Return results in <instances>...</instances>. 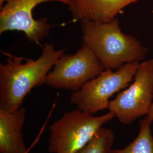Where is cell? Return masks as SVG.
<instances>
[{
	"label": "cell",
	"mask_w": 153,
	"mask_h": 153,
	"mask_svg": "<svg viewBox=\"0 0 153 153\" xmlns=\"http://www.w3.org/2000/svg\"><path fill=\"white\" fill-rule=\"evenodd\" d=\"M38 59H26L7 54L6 62L0 65V108L9 111L19 109L33 88L45 84L51 68L65 49L55 50L54 45L45 43Z\"/></svg>",
	"instance_id": "obj_1"
},
{
	"label": "cell",
	"mask_w": 153,
	"mask_h": 153,
	"mask_svg": "<svg viewBox=\"0 0 153 153\" xmlns=\"http://www.w3.org/2000/svg\"><path fill=\"white\" fill-rule=\"evenodd\" d=\"M80 21L83 45L93 51L104 69H118L127 63L140 62L149 52L135 36L121 31L116 18L107 23L86 18Z\"/></svg>",
	"instance_id": "obj_2"
},
{
	"label": "cell",
	"mask_w": 153,
	"mask_h": 153,
	"mask_svg": "<svg viewBox=\"0 0 153 153\" xmlns=\"http://www.w3.org/2000/svg\"><path fill=\"white\" fill-rule=\"evenodd\" d=\"M114 117L109 112L100 116H94L78 108L66 112L50 126L49 152L76 153Z\"/></svg>",
	"instance_id": "obj_3"
},
{
	"label": "cell",
	"mask_w": 153,
	"mask_h": 153,
	"mask_svg": "<svg viewBox=\"0 0 153 153\" xmlns=\"http://www.w3.org/2000/svg\"><path fill=\"white\" fill-rule=\"evenodd\" d=\"M140 64V62L127 63L115 71L105 69L81 89L73 93L70 99L71 104L93 115L108 109L109 99L128 86L133 80Z\"/></svg>",
	"instance_id": "obj_4"
},
{
	"label": "cell",
	"mask_w": 153,
	"mask_h": 153,
	"mask_svg": "<svg viewBox=\"0 0 153 153\" xmlns=\"http://www.w3.org/2000/svg\"><path fill=\"white\" fill-rule=\"evenodd\" d=\"M153 103V59L140 64L128 88L109 102L108 109L121 124L129 125L148 115Z\"/></svg>",
	"instance_id": "obj_5"
},
{
	"label": "cell",
	"mask_w": 153,
	"mask_h": 153,
	"mask_svg": "<svg viewBox=\"0 0 153 153\" xmlns=\"http://www.w3.org/2000/svg\"><path fill=\"white\" fill-rule=\"evenodd\" d=\"M105 70L90 48L82 45L74 55L64 53L48 74L45 84L55 89L73 92L81 89L89 81Z\"/></svg>",
	"instance_id": "obj_6"
},
{
	"label": "cell",
	"mask_w": 153,
	"mask_h": 153,
	"mask_svg": "<svg viewBox=\"0 0 153 153\" xmlns=\"http://www.w3.org/2000/svg\"><path fill=\"white\" fill-rule=\"evenodd\" d=\"M48 1L70 6L74 0H5L0 11V33L22 31L28 40L38 43L49 35L51 26L45 18L35 19L32 12L39 4Z\"/></svg>",
	"instance_id": "obj_7"
},
{
	"label": "cell",
	"mask_w": 153,
	"mask_h": 153,
	"mask_svg": "<svg viewBox=\"0 0 153 153\" xmlns=\"http://www.w3.org/2000/svg\"><path fill=\"white\" fill-rule=\"evenodd\" d=\"M138 0H74L69 10L74 19L86 18L94 22L112 21L124 8Z\"/></svg>",
	"instance_id": "obj_8"
},
{
	"label": "cell",
	"mask_w": 153,
	"mask_h": 153,
	"mask_svg": "<svg viewBox=\"0 0 153 153\" xmlns=\"http://www.w3.org/2000/svg\"><path fill=\"white\" fill-rule=\"evenodd\" d=\"M25 119L24 107L14 111L0 108V153H27L22 135Z\"/></svg>",
	"instance_id": "obj_9"
},
{
	"label": "cell",
	"mask_w": 153,
	"mask_h": 153,
	"mask_svg": "<svg viewBox=\"0 0 153 153\" xmlns=\"http://www.w3.org/2000/svg\"><path fill=\"white\" fill-rule=\"evenodd\" d=\"M153 123L146 115L140 122V131L137 137L121 149H112L111 153H153V136L151 130Z\"/></svg>",
	"instance_id": "obj_10"
},
{
	"label": "cell",
	"mask_w": 153,
	"mask_h": 153,
	"mask_svg": "<svg viewBox=\"0 0 153 153\" xmlns=\"http://www.w3.org/2000/svg\"><path fill=\"white\" fill-rule=\"evenodd\" d=\"M115 138L112 130L103 127L86 145L75 153H111Z\"/></svg>",
	"instance_id": "obj_11"
},
{
	"label": "cell",
	"mask_w": 153,
	"mask_h": 153,
	"mask_svg": "<svg viewBox=\"0 0 153 153\" xmlns=\"http://www.w3.org/2000/svg\"><path fill=\"white\" fill-rule=\"evenodd\" d=\"M148 115L150 117V118L152 119V120L153 123V103L152 105V106H151V108L150 109V111L149 112Z\"/></svg>",
	"instance_id": "obj_12"
},
{
	"label": "cell",
	"mask_w": 153,
	"mask_h": 153,
	"mask_svg": "<svg viewBox=\"0 0 153 153\" xmlns=\"http://www.w3.org/2000/svg\"><path fill=\"white\" fill-rule=\"evenodd\" d=\"M5 2V0H0V7H1Z\"/></svg>",
	"instance_id": "obj_13"
}]
</instances>
